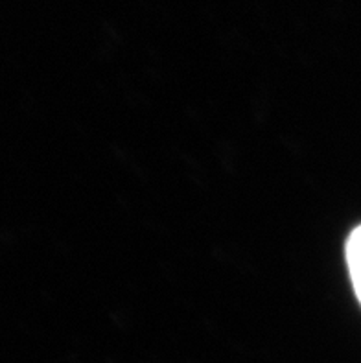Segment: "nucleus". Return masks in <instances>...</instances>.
Here are the masks:
<instances>
[{
  "instance_id": "1",
  "label": "nucleus",
  "mask_w": 361,
  "mask_h": 363,
  "mask_svg": "<svg viewBox=\"0 0 361 363\" xmlns=\"http://www.w3.org/2000/svg\"><path fill=\"white\" fill-rule=\"evenodd\" d=\"M345 251H347V264L348 272H350V281H352L357 301L361 303V225H357L350 233Z\"/></svg>"
}]
</instances>
